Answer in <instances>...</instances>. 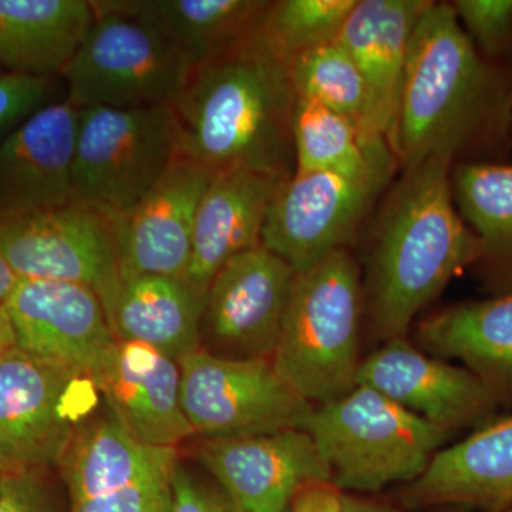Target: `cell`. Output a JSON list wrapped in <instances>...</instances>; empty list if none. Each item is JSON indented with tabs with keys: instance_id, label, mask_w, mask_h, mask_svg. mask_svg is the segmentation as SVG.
Masks as SVG:
<instances>
[{
	"instance_id": "6da1fadb",
	"label": "cell",
	"mask_w": 512,
	"mask_h": 512,
	"mask_svg": "<svg viewBox=\"0 0 512 512\" xmlns=\"http://www.w3.org/2000/svg\"><path fill=\"white\" fill-rule=\"evenodd\" d=\"M450 158L404 170L377 214L367 251L363 301L380 342L407 338L417 315L484 251L458 214Z\"/></svg>"
},
{
	"instance_id": "7a4b0ae2",
	"label": "cell",
	"mask_w": 512,
	"mask_h": 512,
	"mask_svg": "<svg viewBox=\"0 0 512 512\" xmlns=\"http://www.w3.org/2000/svg\"><path fill=\"white\" fill-rule=\"evenodd\" d=\"M296 100L288 63L258 30L192 69L171 106L178 153L214 174L244 170L289 180L295 174Z\"/></svg>"
},
{
	"instance_id": "3957f363",
	"label": "cell",
	"mask_w": 512,
	"mask_h": 512,
	"mask_svg": "<svg viewBox=\"0 0 512 512\" xmlns=\"http://www.w3.org/2000/svg\"><path fill=\"white\" fill-rule=\"evenodd\" d=\"M508 97L451 3L430 2L414 29L404 73L392 143L399 168L456 160L495 124L508 123Z\"/></svg>"
},
{
	"instance_id": "277c9868",
	"label": "cell",
	"mask_w": 512,
	"mask_h": 512,
	"mask_svg": "<svg viewBox=\"0 0 512 512\" xmlns=\"http://www.w3.org/2000/svg\"><path fill=\"white\" fill-rule=\"evenodd\" d=\"M363 313L362 274L349 249L296 274L272 363L312 406L357 386Z\"/></svg>"
},
{
	"instance_id": "5b68a950",
	"label": "cell",
	"mask_w": 512,
	"mask_h": 512,
	"mask_svg": "<svg viewBox=\"0 0 512 512\" xmlns=\"http://www.w3.org/2000/svg\"><path fill=\"white\" fill-rule=\"evenodd\" d=\"M92 6V25L62 72L66 100L79 110L173 106L190 80L187 57L124 0H92Z\"/></svg>"
},
{
	"instance_id": "8992f818",
	"label": "cell",
	"mask_w": 512,
	"mask_h": 512,
	"mask_svg": "<svg viewBox=\"0 0 512 512\" xmlns=\"http://www.w3.org/2000/svg\"><path fill=\"white\" fill-rule=\"evenodd\" d=\"M305 431L329 467L330 484L359 493L413 483L450 436L366 386L316 406Z\"/></svg>"
},
{
	"instance_id": "52a82bcc",
	"label": "cell",
	"mask_w": 512,
	"mask_h": 512,
	"mask_svg": "<svg viewBox=\"0 0 512 512\" xmlns=\"http://www.w3.org/2000/svg\"><path fill=\"white\" fill-rule=\"evenodd\" d=\"M177 154L171 107L80 110L72 202L117 220L146 197Z\"/></svg>"
},
{
	"instance_id": "ba28073f",
	"label": "cell",
	"mask_w": 512,
	"mask_h": 512,
	"mask_svg": "<svg viewBox=\"0 0 512 512\" xmlns=\"http://www.w3.org/2000/svg\"><path fill=\"white\" fill-rule=\"evenodd\" d=\"M399 164L384 147L359 170L293 174L271 202L261 247L302 274L350 242L392 183Z\"/></svg>"
},
{
	"instance_id": "9c48e42d",
	"label": "cell",
	"mask_w": 512,
	"mask_h": 512,
	"mask_svg": "<svg viewBox=\"0 0 512 512\" xmlns=\"http://www.w3.org/2000/svg\"><path fill=\"white\" fill-rule=\"evenodd\" d=\"M101 402L89 377L18 348L0 357V474L57 467Z\"/></svg>"
},
{
	"instance_id": "30bf717a",
	"label": "cell",
	"mask_w": 512,
	"mask_h": 512,
	"mask_svg": "<svg viewBox=\"0 0 512 512\" xmlns=\"http://www.w3.org/2000/svg\"><path fill=\"white\" fill-rule=\"evenodd\" d=\"M178 366L181 406L201 439L306 430L315 410L269 359H227L198 348Z\"/></svg>"
},
{
	"instance_id": "8fae6325",
	"label": "cell",
	"mask_w": 512,
	"mask_h": 512,
	"mask_svg": "<svg viewBox=\"0 0 512 512\" xmlns=\"http://www.w3.org/2000/svg\"><path fill=\"white\" fill-rule=\"evenodd\" d=\"M178 464V448L141 443L107 409L77 429L57 468L69 512H173Z\"/></svg>"
},
{
	"instance_id": "7c38bea8",
	"label": "cell",
	"mask_w": 512,
	"mask_h": 512,
	"mask_svg": "<svg viewBox=\"0 0 512 512\" xmlns=\"http://www.w3.org/2000/svg\"><path fill=\"white\" fill-rule=\"evenodd\" d=\"M0 251L20 279L72 282L97 295L120 274L116 221L76 202L0 218Z\"/></svg>"
},
{
	"instance_id": "4fadbf2b",
	"label": "cell",
	"mask_w": 512,
	"mask_h": 512,
	"mask_svg": "<svg viewBox=\"0 0 512 512\" xmlns=\"http://www.w3.org/2000/svg\"><path fill=\"white\" fill-rule=\"evenodd\" d=\"M295 276L261 245L232 258L205 293L201 348L227 359L272 360Z\"/></svg>"
},
{
	"instance_id": "5bb4252c",
	"label": "cell",
	"mask_w": 512,
	"mask_h": 512,
	"mask_svg": "<svg viewBox=\"0 0 512 512\" xmlns=\"http://www.w3.org/2000/svg\"><path fill=\"white\" fill-rule=\"evenodd\" d=\"M16 348L94 383L116 349L100 296L72 282L20 279L5 303Z\"/></svg>"
},
{
	"instance_id": "9a60e30c",
	"label": "cell",
	"mask_w": 512,
	"mask_h": 512,
	"mask_svg": "<svg viewBox=\"0 0 512 512\" xmlns=\"http://www.w3.org/2000/svg\"><path fill=\"white\" fill-rule=\"evenodd\" d=\"M192 451L242 512H286L303 491L332 481L305 430L201 439Z\"/></svg>"
},
{
	"instance_id": "2e32d148",
	"label": "cell",
	"mask_w": 512,
	"mask_h": 512,
	"mask_svg": "<svg viewBox=\"0 0 512 512\" xmlns=\"http://www.w3.org/2000/svg\"><path fill=\"white\" fill-rule=\"evenodd\" d=\"M356 383L450 433L480 423L498 406L480 377L421 352L406 338L384 342L362 360Z\"/></svg>"
},
{
	"instance_id": "e0dca14e",
	"label": "cell",
	"mask_w": 512,
	"mask_h": 512,
	"mask_svg": "<svg viewBox=\"0 0 512 512\" xmlns=\"http://www.w3.org/2000/svg\"><path fill=\"white\" fill-rule=\"evenodd\" d=\"M214 175L178 153L146 197L114 220L120 274L184 278L198 208Z\"/></svg>"
},
{
	"instance_id": "ac0fdd59",
	"label": "cell",
	"mask_w": 512,
	"mask_h": 512,
	"mask_svg": "<svg viewBox=\"0 0 512 512\" xmlns=\"http://www.w3.org/2000/svg\"><path fill=\"white\" fill-rule=\"evenodd\" d=\"M80 110L69 100L47 104L0 146V218L72 202Z\"/></svg>"
},
{
	"instance_id": "d6986e66",
	"label": "cell",
	"mask_w": 512,
	"mask_h": 512,
	"mask_svg": "<svg viewBox=\"0 0 512 512\" xmlns=\"http://www.w3.org/2000/svg\"><path fill=\"white\" fill-rule=\"evenodd\" d=\"M96 386L107 409L141 443L178 448L195 437L181 406L180 366L153 346L117 340Z\"/></svg>"
},
{
	"instance_id": "ffe728a7",
	"label": "cell",
	"mask_w": 512,
	"mask_h": 512,
	"mask_svg": "<svg viewBox=\"0 0 512 512\" xmlns=\"http://www.w3.org/2000/svg\"><path fill=\"white\" fill-rule=\"evenodd\" d=\"M430 0H357L336 39L369 90L370 128L392 148L410 43Z\"/></svg>"
},
{
	"instance_id": "44dd1931",
	"label": "cell",
	"mask_w": 512,
	"mask_h": 512,
	"mask_svg": "<svg viewBox=\"0 0 512 512\" xmlns=\"http://www.w3.org/2000/svg\"><path fill=\"white\" fill-rule=\"evenodd\" d=\"M286 180L254 171L215 174L195 220L184 279L202 296L222 266L261 245L271 202Z\"/></svg>"
},
{
	"instance_id": "7402d4cb",
	"label": "cell",
	"mask_w": 512,
	"mask_h": 512,
	"mask_svg": "<svg viewBox=\"0 0 512 512\" xmlns=\"http://www.w3.org/2000/svg\"><path fill=\"white\" fill-rule=\"evenodd\" d=\"M407 507L453 504L500 512L512 508V416L437 451L404 491Z\"/></svg>"
},
{
	"instance_id": "603a6c76",
	"label": "cell",
	"mask_w": 512,
	"mask_h": 512,
	"mask_svg": "<svg viewBox=\"0 0 512 512\" xmlns=\"http://www.w3.org/2000/svg\"><path fill=\"white\" fill-rule=\"evenodd\" d=\"M99 296L117 340L146 343L177 362L201 348L205 296L184 278L119 274Z\"/></svg>"
},
{
	"instance_id": "cb8c5ba5",
	"label": "cell",
	"mask_w": 512,
	"mask_h": 512,
	"mask_svg": "<svg viewBox=\"0 0 512 512\" xmlns=\"http://www.w3.org/2000/svg\"><path fill=\"white\" fill-rule=\"evenodd\" d=\"M417 345L440 359H460L498 403L512 400V292L460 303L420 323Z\"/></svg>"
},
{
	"instance_id": "d4e9b609",
	"label": "cell",
	"mask_w": 512,
	"mask_h": 512,
	"mask_svg": "<svg viewBox=\"0 0 512 512\" xmlns=\"http://www.w3.org/2000/svg\"><path fill=\"white\" fill-rule=\"evenodd\" d=\"M92 0H0V67L62 74L93 22Z\"/></svg>"
},
{
	"instance_id": "484cf974",
	"label": "cell",
	"mask_w": 512,
	"mask_h": 512,
	"mask_svg": "<svg viewBox=\"0 0 512 512\" xmlns=\"http://www.w3.org/2000/svg\"><path fill=\"white\" fill-rule=\"evenodd\" d=\"M163 29L192 69L241 45L261 28L269 0H124Z\"/></svg>"
},
{
	"instance_id": "4316f807",
	"label": "cell",
	"mask_w": 512,
	"mask_h": 512,
	"mask_svg": "<svg viewBox=\"0 0 512 512\" xmlns=\"http://www.w3.org/2000/svg\"><path fill=\"white\" fill-rule=\"evenodd\" d=\"M451 192L458 214L483 247L480 264L500 284L512 282V165H453Z\"/></svg>"
},
{
	"instance_id": "83f0119b",
	"label": "cell",
	"mask_w": 512,
	"mask_h": 512,
	"mask_svg": "<svg viewBox=\"0 0 512 512\" xmlns=\"http://www.w3.org/2000/svg\"><path fill=\"white\" fill-rule=\"evenodd\" d=\"M292 136L295 174L359 170L390 147L387 141L369 140L345 117L308 99L296 100Z\"/></svg>"
},
{
	"instance_id": "f1b7e54d",
	"label": "cell",
	"mask_w": 512,
	"mask_h": 512,
	"mask_svg": "<svg viewBox=\"0 0 512 512\" xmlns=\"http://www.w3.org/2000/svg\"><path fill=\"white\" fill-rule=\"evenodd\" d=\"M288 70L298 99L316 101L335 111L355 124L369 140H383L373 136L370 128V99L365 79L338 42L293 57Z\"/></svg>"
},
{
	"instance_id": "f546056e",
	"label": "cell",
	"mask_w": 512,
	"mask_h": 512,
	"mask_svg": "<svg viewBox=\"0 0 512 512\" xmlns=\"http://www.w3.org/2000/svg\"><path fill=\"white\" fill-rule=\"evenodd\" d=\"M357 0H278L262 22L261 35L286 63L315 47L336 42Z\"/></svg>"
},
{
	"instance_id": "4dcf8cb0",
	"label": "cell",
	"mask_w": 512,
	"mask_h": 512,
	"mask_svg": "<svg viewBox=\"0 0 512 512\" xmlns=\"http://www.w3.org/2000/svg\"><path fill=\"white\" fill-rule=\"evenodd\" d=\"M451 6L477 50L488 57L508 52L512 46V0H456Z\"/></svg>"
},
{
	"instance_id": "1f68e13d",
	"label": "cell",
	"mask_w": 512,
	"mask_h": 512,
	"mask_svg": "<svg viewBox=\"0 0 512 512\" xmlns=\"http://www.w3.org/2000/svg\"><path fill=\"white\" fill-rule=\"evenodd\" d=\"M0 512H63L47 470L0 474Z\"/></svg>"
},
{
	"instance_id": "d6a6232c",
	"label": "cell",
	"mask_w": 512,
	"mask_h": 512,
	"mask_svg": "<svg viewBox=\"0 0 512 512\" xmlns=\"http://www.w3.org/2000/svg\"><path fill=\"white\" fill-rule=\"evenodd\" d=\"M50 87V77L0 73V128L25 121L47 106Z\"/></svg>"
},
{
	"instance_id": "836d02e7",
	"label": "cell",
	"mask_w": 512,
	"mask_h": 512,
	"mask_svg": "<svg viewBox=\"0 0 512 512\" xmlns=\"http://www.w3.org/2000/svg\"><path fill=\"white\" fill-rule=\"evenodd\" d=\"M173 512H242L218 485L204 483L178 464L173 480Z\"/></svg>"
},
{
	"instance_id": "e575fe53",
	"label": "cell",
	"mask_w": 512,
	"mask_h": 512,
	"mask_svg": "<svg viewBox=\"0 0 512 512\" xmlns=\"http://www.w3.org/2000/svg\"><path fill=\"white\" fill-rule=\"evenodd\" d=\"M325 487V485H322ZM316 487L303 491L286 512H399L375 501L362 500L348 494H323Z\"/></svg>"
},
{
	"instance_id": "d590c367",
	"label": "cell",
	"mask_w": 512,
	"mask_h": 512,
	"mask_svg": "<svg viewBox=\"0 0 512 512\" xmlns=\"http://www.w3.org/2000/svg\"><path fill=\"white\" fill-rule=\"evenodd\" d=\"M20 278L12 266H10L8 259L0 251V306H5L8 302L10 295L15 291L18 286Z\"/></svg>"
},
{
	"instance_id": "8d00e7d4",
	"label": "cell",
	"mask_w": 512,
	"mask_h": 512,
	"mask_svg": "<svg viewBox=\"0 0 512 512\" xmlns=\"http://www.w3.org/2000/svg\"><path fill=\"white\" fill-rule=\"evenodd\" d=\"M16 348L15 332L5 306H0V357Z\"/></svg>"
},
{
	"instance_id": "74e56055",
	"label": "cell",
	"mask_w": 512,
	"mask_h": 512,
	"mask_svg": "<svg viewBox=\"0 0 512 512\" xmlns=\"http://www.w3.org/2000/svg\"><path fill=\"white\" fill-rule=\"evenodd\" d=\"M508 124L512 126V90L510 92V97H508Z\"/></svg>"
},
{
	"instance_id": "f35d334b",
	"label": "cell",
	"mask_w": 512,
	"mask_h": 512,
	"mask_svg": "<svg viewBox=\"0 0 512 512\" xmlns=\"http://www.w3.org/2000/svg\"><path fill=\"white\" fill-rule=\"evenodd\" d=\"M443 512H466V511H460V510H448V511H443Z\"/></svg>"
},
{
	"instance_id": "ab89813d",
	"label": "cell",
	"mask_w": 512,
	"mask_h": 512,
	"mask_svg": "<svg viewBox=\"0 0 512 512\" xmlns=\"http://www.w3.org/2000/svg\"><path fill=\"white\" fill-rule=\"evenodd\" d=\"M508 512H512V508H511V510H510V511H508Z\"/></svg>"
}]
</instances>
